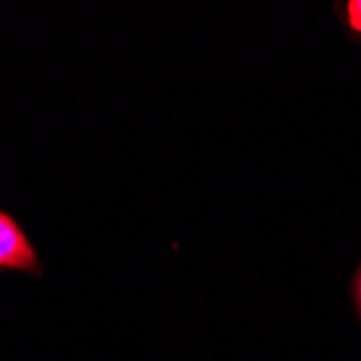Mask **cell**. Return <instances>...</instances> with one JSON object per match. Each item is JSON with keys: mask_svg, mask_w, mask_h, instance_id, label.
Wrapping results in <instances>:
<instances>
[{"mask_svg": "<svg viewBox=\"0 0 361 361\" xmlns=\"http://www.w3.org/2000/svg\"><path fill=\"white\" fill-rule=\"evenodd\" d=\"M0 269L11 271H39V257L30 245L24 229L11 214L0 210Z\"/></svg>", "mask_w": 361, "mask_h": 361, "instance_id": "obj_1", "label": "cell"}, {"mask_svg": "<svg viewBox=\"0 0 361 361\" xmlns=\"http://www.w3.org/2000/svg\"><path fill=\"white\" fill-rule=\"evenodd\" d=\"M346 16H348V26L355 32H361V0H350L346 5Z\"/></svg>", "mask_w": 361, "mask_h": 361, "instance_id": "obj_2", "label": "cell"}, {"mask_svg": "<svg viewBox=\"0 0 361 361\" xmlns=\"http://www.w3.org/2000/svg\"><path fill=\"white\" fill-rule=\"evenodd\" d=\"M359 299H361V279H359Z\"/></svg>", "mask_w": 361, "mask_h": 361, "instance_id": "obj_3", "label": "cell"}]
</instances>
